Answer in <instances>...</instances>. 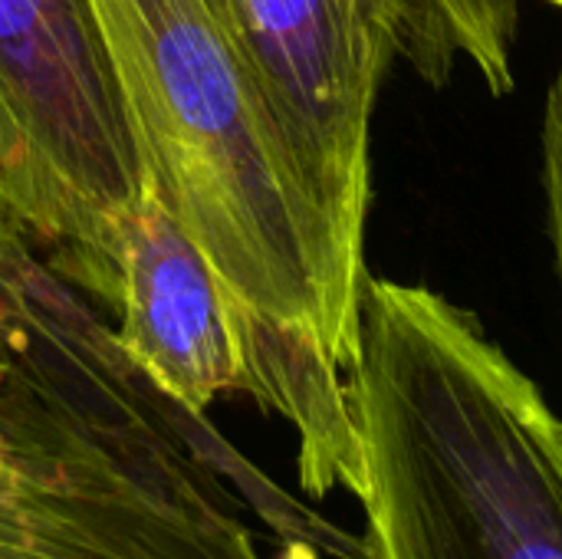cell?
<instances>
[{"instance_id": "cell-1", "label": "cell", "mask_w": 562, "mask_h": 559, "mask_svg": "<svg viewBox=\"0 0 562 559\" xmlns=\"http://www.w3.org/2000/svg\"><path fill=\"white\" fill-rule=\"evenodd\" d=\"M303 507L168 402L0 204V559H267Z\"/></svg>"}, {"instance_id": "cell-2", "label": "cell", "mask_w": 562, "mask_h": 559, "mask_svg": "<svg viewBox=\"0 0 562 559\" xmlns=\"http://www.w3.org/2000/svg\"><path fill=\"white\" fill-rule=\"evenodd\" d=\"M148 181L250 323L247 389L293 428L346 405L366 270L303 194L214 0H82Z\"/></svg>"}, {"instance_id": "cell-3", "label": "cell", "mask_w": 562, "mask_h": 559, "mask_svg": "<svg viewBox=\"0 0 562 559\" xmlns=\"http://www.w3.org/2000/svg\"><path fill=\"white\" fill-rule=\"evenodd\" d=\"M349 405L369 559H562V418L474 313L366 277Z\"/></svg>"}, {"instance_id": "cell-4", "label": "cell", "mask_w": 562, "mask_h": 559, "mask_svg": "<svg viewBox=\"0 0 562 559\" xmlns=\"http://www.w3.org/2000/svg\"><path fill=\"white\" fill-rule=\"evenodd\" d=\"M138 155L82 0H0V204L72 290L115 310Z\"/></svg>"}, {"instance_id": "cell-5", "label": "cell", "mask_w": 562, "mask_h": 559, "mask_svg": "<svg viewBox=\"0 0 562 559\" xmlns=\"http://www.w3.org/2000/svg\"><path fill=\"white\" fill-rule=\"evenodd\" d=\"M283 155L346 260L366 270L372 115L398 56L389 0H214Z\"/></svg>"}, {"instance_id": "cell-6", "label": "cell", "mask_w": 562, "mask_h": 559, "mask_svg": "<svg viewBox=\"0 0 562 559\" xmlns=\"http://www.w3.org/2000/svg\"><path fill=\"white\" fill-rule=\"evenodd\" d=\"M112 313L122 353L178 409L204 415L221 395H244L250 323L148 181L119 221Z\"/></svg>"}, {"instance_id": "cell-7", "label": "cell", "mask_w": 562, "mask_h": 559, "mask_svg": "<svg viewBox=\"0 0 562 559\" xmlns=\"http://www.w3.org/2000/svg\"><path fill=\"white\" fill-rule=\"evenodd\" d=\"M540 181L547 208V234L562 290V72L553 79L540 125Z\"/></svg>"}, {"instance_id": "cell-8", "label": "cell", "mask_w": 562, "mask_h": 559, "mask_svg": "<svg viewBox=\"0 0 562 559\" xmlns=\"http://www.w3.org/2000/svg\"><path fill=\"white\" fill-rule=\"evenodd\" d=\"M547 3H553V7H560L562 10V0H547Z\"/></svg>"}]
</instances>
